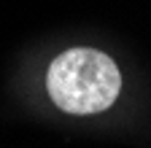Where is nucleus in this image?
I'll return each mask as SVG.
<instances>
[{
  "label": "nucleus",
  "instance_id": "1",
  "mask_svg": "<svg viewBox=\"0 0 151 148\" xmlns=\"http://www.w3.org/2000/svg\"><path fill=\"white\" fill-rule=\"evenodd\" d=\"M46 89L60 110L92 116L108 110L119 97L122 73L116 62L97 49H70L51 62Z\"/></svg>",
  "mask_w": 151,
  "mask_h": 148
}]
</instances>
